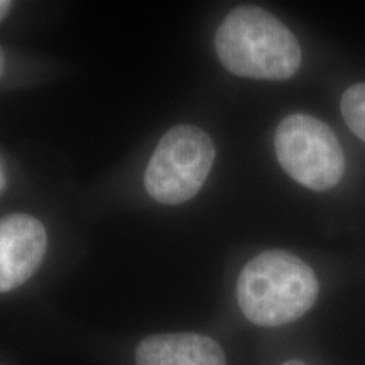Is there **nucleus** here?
<instances>
[{
  "mask_svg": "<svg viewBox=\"0 0 365 365\" xmlns=\"http://www.w3.org/2000/svg\"><path fill=\"white\" fill-rule=\"evenodd\" d=\"M217 56L234 75L254 80H287L301 66L296 36L261 7H237L215 34Z\"/></svg>",
  "mask_w": 365,
  "mask_h": 365,
  "instance_id": "nucleus-1",
  "label": "nucleus"
},
{
  "mask_svg": "<svg viewBox=\"0 0 365 365\" xmlns=\"http://www.w3.org/2000/svg\"><path fill=\"white\" fill-rule=\"evenodd\" d=\"M319 284L313 269L286 250H266L242 269L237 301L259 327H282L309 312Z\"/></svg>",
  "mask_w": 365,
  "mask_h": 365,
  "instance_id": "nucleus-2",
  "label": "nucleus"
},
{
  "mask_svg": "<svg viewBox=\"0 0 365 365\" xmlns=\"http://www.w3.org/2000/svg\"><path fill=\"white\" fill-rule=\"evenodd\" d=\"M215 161V145L195 125L173 127L154 149L144 176L148 193L164 205L188 202L202 190Z\"/></svg>",
  "mask_w": 365,
  "mask_h": 365,
  "instance_id": "nucleus-3",
  "label": "nucleus"
},
{
  "mask_svg": "<svg viewBox=\"0 0 365 365\" xmlns=\"http://www.w3.org/2000/svg\"><path fill=\"white\" fill-rule=\"evenodd\" d=\"M274 149L282 170L309 190H330L345 173V154L339 139L317 117L304 113L286 117L276 129Z\"/></svg>",
  "mask_w": 365,
  "mask_h": 365,
  "instance_id": "nucleus-4",
  "label": "nucleus"
},
{
  "mask_svg": "<svg viewBox=\"0 0 365 365\" xmlns=\"http://www.w3.org/2000/svg\"><path fill=\"white\" fill-rule=\"evenodd\" d=\"M48 235L38 218L12 213L0 218V293L24 284L43 261Z\"/></svg>",
  "mask_w": 365,
  "mask_h": 365,
  "instance_id": "nucleus-5",
  "label": "nucleus"
},
{
  "mask_svg": "<svg viewBox=\"0 0 365 365\" xmlns=\"http://www.w3.org/2000/svg\"><path fill=\"white\" fill-rule=\"evenodd\" d=\"M137 365H227L222 346L198 333L148 336L135 350Z\"/></svg>",
  "mask_w": 365,
  "mask_h": 365,
  "instance_id": "nucleus-6",
  "label": "nucleus"
},
{
  "mask_svg": "<svg viewBox=\"0 0 365 365\" xmlns=\"http://www.w3.org/2000/svg\"><path fill=\"white\" fill-rule=\"evenodd\" d=\"M340 108L349 129L365 143V83L350 86L341 97Z\"/></svg>",
  "mask_w": 365,
  "mask_h": 365,
  "instance_id": "nucleus-7",
  "label": "nucleus"
},
{
  "mask_svg": "<svg viewBox=\"0 0 365 365\" xmlns=\"http://www.w3.org/2000/svg\"><path fill=\"white\" fill-rule=\"evenodd\" d=\"M12 4L7 2V0H0V22L6 19V16L11 12Z\"/></svg>",
  "mask_w": 365,
  "mask_h": 365,
  "instance_id": "nucleus-8",
  "label": "nucleus"
},
{
  "mask_svg": "<svg viewBox=\"0 0 365 365\" xmlns=\"http://www.w3.org/2000/svg\"><path fill=\"white\" fill-rule=\"evenodd\" d=\"M4 188H6V173H4L2 161H0V193H2Z\"/></svg>",
  "mask_w": 365,
  "mask_h": 365,
  "instance_id": "nucleus-9",
  "label": "nucleus"
},
{
  "mask_svg": "<svg viewBox=\"0 0 365 365\" xmlns=\"http://www.w3.org/2000/svg\"><path fill=\"white\" fill-rule=\"evenodd\" d=\"M282 365H307V364L301 362V360H298V359H293V360H287V362H284Z\"/></svg>",
  "mask_w": 365,
  "mask_h": 365,
  "instance_id": "nucleus-10",
  "label": "nucleus"
},
{
  "mask_svg": "<svg viewBox=\"0 0 365 365\" xmlns=\"http://www.w3.org/2000/svg\"><path fill=\"white\" fill-rule=\"evenodd\" d=\"M4 63H6V58H4V51L2 48H0V75H2L4 71Z\"/></svg>",
  "mask_w": 365,
  "mask_h": 365,
  "instance_id": "nucleus-11",
  "label": "nucleus"
}]
</instances>
